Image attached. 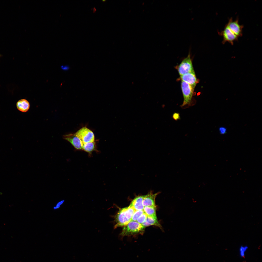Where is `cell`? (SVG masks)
<instances>
[{
    "instance_id": "5b68a950",
    "label": "cell",
    "mask_w": 262,
    "mask_h": 262,
    "mask_svg": "<svg viewBox=\"0 0 262 262\" xmlns=\"http://www.w3.org/2000/svg\"><path fill=\"white\" fill-rule=\"evenodd\" d=\"M83 143L94 141L95 137L93 132L86 127H82L75 133Z\"/></svg>"
},
{
    "instance_id": "6da1fadb",
    "label": "cell",
    "mask_w": 262,
    "mask_h": 262,
    "mask_svg": "<svg viewBox=\"0 0 262 262\" xmlns=\"http://www.w3.org/2000/svg\"><path fill=\"white\" fill-rule=\"evenodd\" d=\"M136 210L130 204L129 206L120 208L115 217L116 224L115 229L123 227L131 221L132 216Z\"/></svg>"
},
{
    "instance_id": "277c9868",
    "label": "cell",
    "mask_w": 262,
    "mask_h": 262,
    "mask_svg": "<svg viewBox=\"0 0 262 262\" xmlns=\"http://www.w3.org/2000/svg\"><path fill=\"white\" fill-rule=\"evenodd\" d=\"M177 70L180 76L188 73L194 71L189 52L187 57L185 58L177 67Z\"/></svg>"
},
{
    "instance_id": "4fadbf2b",
    "label": "cell",
    "mask_w": 262,
    "mask_h": 262,
    "mask_svg": "<svg viewBox=\"0 0 262 262\" xmlns=\"http://www.w3.org/2000/svg\"><path fill=\"white\" fill-rule=\"evenodd\" d=\"M145 227L150 225H155L162 229V227L158 220L157 217L147 216L145 221L141 224Z\"/></svg>"
},
{
    "instance_id": "30bf717a",
    "label": "cell",
    "mask_w": 262,
    "mask_h": 262,
    "mask_svg": "<svg viewBox=\"0 0 262 262\" xmlns=\"http://www.w3.org/2000/svg\"><path fill=\"white\" fill-rule=\"evenodd\" d=\"M160 192L153 194L151 191L147 195H145L143 199V204L144 206H149L156 207L155 203V198Z\"/></svg>"
},
{
    "instance_id": "3957f363",
    "label": "cell",
    "mask_w": 262,
    "mask_h": 262,
    "mask_svg": "<svg viewBox=\"0 0 262 262\" xmlns=\"http://www.w3.org/2000/svg\"><path fill=\"white\" fill-rule=\"evenodd\" d=\"M145 227L136 221H131L123 226L120 235L122 237L142 234Z\"/></svg>"
},
{
    "instance_id": "8992f818",
    "label": "cell",
    "mask_w": 262,
    "mask_h": 262,
    "mask_svg": "<svg viewBox=\"0 0 262 262\" xmlns=\"http://www.w3.org/2000/svg\"><path fill=\"white\" fill-rule=\"evenodd\" d=\"M218 33L223 37L222 43L223 44L227 42L233 45L234 42L238 40V37L231 31L226 25L223 30L218 32Z\"/></svg>"
},
{
    "instance_id": "44dd1931",
    "label": "cell",
    "mask_w": 262,
    "mask_h": 262,
    "mask_svg": "<svg viewBox=\"0 0 262 262\" xmlns=\"http://www.w3.org/2000/svg\"><path fill=\"white\" fill-rule=\"evenodd\" d=\"M220 132L221 134H223L225 133L226 130L225 128H221L220 129Z\"/></svg>"
},
{
    "instance_id": "e0dca14e",
    "label": "cell",
    "mask_w": 262,
    "mask_h": 262,
    "mask_svg": "<svg viewBox=\"0 0 262 262\" xmlns=\"http://www.w3.org/2000/svg\"><path fill=\"white\" fill-rule=\"evenodd\" d=\"M147 216L146 214L144 213L138 218L136 221L142 224L145 221Z\"/></svg>"
},
{
    "instance_id": "5bb4252c",
    "label": "cell",
    "mask_w": 262,
    "mask_h": 262,
    "mask_svg": "<svg viewBox=\"0 0 262 262\" xmlns=\"http://www.w3.org/2000/svg\"><path fill=\"white\" fill-rule=\"evenodd\" d=\"M156 207L146 206L144 207L143 211L147 216L157 217L156 214Z\"/></svg>"
},
{
    "instance_id": "52a82bcc",
    "label": "cell",
    "mask_w": 262,
    "mask_h": 262,
    "mask_svg": "<svg viewBox=\"0 0 262 262\" xmlns=\"http://www.w3.org/2000/svg\"><path fill=\"white\" fill-rule=\"evenodd\" d=\"M226 25L231 31L238 37L242 36V29L244 26L243 25L239 24L238 18L235 20L233 21L232 18L231 17L229 19L228 22Z\"/></svg>"
},
{
    "instance_id": "7a4b0ae2",
    "label": "cell",
    "mask_w": 262,
    "mask_h": 262,
    "mask_svg": "<svg viewBox=\"0 0 262 262\" xmlns=\"http://www.w3.org/2000/svg\"><path fill=\"white\" fill-rule=\"evenodd\" d=\"M181 87L184 100L180 107L182 109H185L194 105L196 103V101L193 98L194 88L187 83L182 81Z\"/></svg>"
},
{
    "instance_id": "d6986e66",
    "label": "cell",
    "mask_w": 262,
    "mask_h": 262,
    "mask_svg": "<svg viewBox=\"0 0 262 262\" xmlns=\"http://www.w3.org/2000/svg\"><path fill=\"white\" fill-rule=\"evenodd\" d=\"M64 201V200H62L58 202L56 206L53 207L54 209L56 210L59 209L61 205L63 204Z\"/></svg>"
},
{
    "instance_id": "ba28073f",
    "label": "cell",
    "mask_w": 262,
    "mask_h": 262,
    "mask_svg": "<svg viewBox=\"0 0 262 262\" xmlns=\"http://www.w3.org/2000/svg\"><path fill=\"white\" fill-rule=\"evenodd\" d=\"M63 138L69 142L76 149H82L83 143L75 133L63 135Z\"/></svg>"
},
{
    "instance_id": "ffe728a7",
    "label": "cell",
    "mask_w": 262,
    "mask_h": 262,
    "mask_svg": "<svg viewBox=\"0 0 262 262\" xmlns=\"http://www.w3.org/2000/svg\"><path fill=\"white\" fill-rule=\"evenodd\" d=\"M172 117L175 121H177L178 120L180 119V114L178 113H174L173 114Z\"/></svg>"
},
{
    "instance_id": "9a60e30c",
    "label": "cell",
    "mask_w": 262,
    "mask_h": 262,
    "mask_svg": "<svg viewBox=\"0 0 262 262\" xmlns=\"http://www.w3.org/2000/svg\"><path fill=\"white\" fill-rule=\"evenodd\" d=\"M95 143L94 142L83 143L82 149L90 153L95 149Z\"/></svg>"
},
{
    "instance_id": "7c38bea8",
    "label": "cell",
    "mask_w": 262,
    "mask_h": 262,
    "mask_svg": "<svg viewBox=\"0 0 262 262\" xmlns=\"http://www.w3.org/2000/svg\"><path fill=\"white\" fill-rule=\"evenodd\" d=\"M17 109L20 111L25 112L29 109L30 105L28 101L25 99H22L18 100L16 104Z\"/></svg>"
},
{
    "instance_id": "ac0fdd59",
    "label": "cell",
    "mask_w": 262,
    "mask_h": 262,
    "mask_svg": "<svg viewBox=\"0 0 262 262\" xmlns=\"http://www.w3.org/2000/svg\"><path fill=\"white\" fill-rule=\"evenodd\" d=\"M248 248L246 246H241L240 248V256L242 257L245 256V252Z\"/></svg>"
},
{
    "instance_id": "7402d4cb",
    "label": "cell",
    "mask_w": 262,
    "mask_h": 262,
    "mask_svg": "<svg viewBox=\"0 0 262 262\" xmlns=\"http://www.w3.org/2000/svg\"><path fill=\"white\" fill-rule=\"evenodd\" d=\"M93 13H94V12H95L96 11V8L95 7L94 8H93Z\"/></svg>"
},
{
    "instance_id": "2e32d148",
    "label": "cell",
    "mask_w": 262,
    "mask_h": 262,
    "mask_svg": "<svg viewBox=\"0 0 262 262\" xmlns=\"http://www.w3.org/2000/svg\"><path fill=\"white\" fill-rule=\"evenodd\" d=\"M144 213L143 210H136L132 216L131 221H136L138 218Z\"/></svg>"
},
{
    "instance_id": "9c48e42d",
    "label": "cell",
    "mask_w": 262,
    "mask_h": 262,
    "mask_svg": "<svg viewBox=\"0 0 262 262\" xmlns=\"http://www.w3.org/2000/svg\"><path fill=\"white\" fill-rule=\"evenodd\" d=\"M180 78L182 81L187 83L194 88L198 82L194 71L180 76Z\"/></svg>"
},
{
    "instance_id": "8fae6325",
    "label": "cell",
    "mask_w": 262,
    "mask_h": 262,
    "mask_svg": "<svg viewBox=\"0 0 262 262\" xmlns=\"http://www.w3.org/2000/svg\"><path fill=\"white\" fill-rule=\"evenodd\" d=\"M145 195L136 196L132 201L130 205L136 210H143L144 206L143 204L144 198Z\"/></svg>"
}]
</instances>
